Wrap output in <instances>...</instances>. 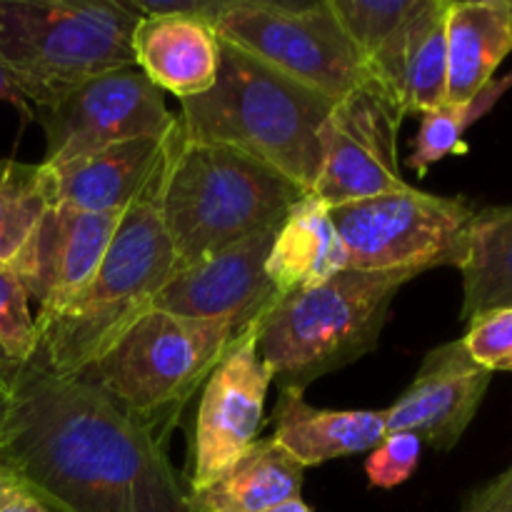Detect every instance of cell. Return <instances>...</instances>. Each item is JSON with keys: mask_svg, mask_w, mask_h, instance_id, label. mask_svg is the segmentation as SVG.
<instances>
[{"mask_svg": "<svg viewBox=\"0 0 512 512\" xmlns=\"http://www.w3.org/2000/svg\"><path fill=\"white\" fill-rule=\"evenodd\" d=\"M180 143L183 133L148 188L123 213L88 288L40 330L38 358L50 373L75 378L90 368L140 315L153 310L158 293L175 275V253L160 200Z\"/></svg>", "mask_w": 512, "mask_h": 512, "instance_id": "3", "label": "cell"}, {"mask_svg": "<svg viewBox=\"0 0 512 512\" xmlns=\"http://www.w3.org/2000/svg\"><path fill=\"white\" fill-rule=\"evenodd\" d=\"M470 358L490 373L510 370L512 373V308L490 310L470 320L463 338Z\"/></svg>", "mask_w": 512, "mask_h": 512, "instance_id": "28", "label": "cell"}, {"mask_svg": "<svg viewBox=\"0 0 512 512\" xmlns=\"http://www.w3.org/2000/svg\"><path fill=\"white\" fill-rule=\"evenodd\" d=\"M445 43V103H470L493 83L495 70L512 53V0H450Z\"/></svg>", "mask_w": 512, "mask_h": 512, "instance_id": "20", "label": "cell"}, {"mask_svg": "<svg viewBox=\"0 0 512 512\" xmlns=\"http://www.w3.org/2000/svg\"><path fill=\"white\" fill-rule=\"evenodd\" d=\"M333 105L223 40L213 88L180 100L178 118L185 143L228 145L310 193L323 160L320 133Z\"/></svg>", "mask_w": 512, "mask_h": 512, "instance_id": "2", "label": "cell"}, {"mask_svg": "<svg viewBox=\"0 0 512 512\" xmlns=\"http://www.w3.org/2000/svg\"><path fill=\"white\" fill-rule=\"evenodd\" d=\"M123 213H83L50 205L13 270L38 303V328L58 318L93 280Z\"/></svg>", "mask_w": 512, "mask_h": 512, "instance_id": "13", "label": "cell"}, {"mask_svg": "<svg viewBox=\"0 0 512 512\" xmlns=\"http://www.w3.org/2000/svg\"><path fill=\"white\" fill-rule=\"evenodd\" d=\"M278 225L210 255L203 263L178 270L158 293L153 308L180 318L230 325L235 333L245 330L275 300L265 263Z\"/></svg>", "mask_w": 512, "mask_h": 512, "instance_id": "14", "label": "cell"}, {"mask_svg": "<svg viewBox=\"0 0 512 512\" xmlns=\"http://www.w3.org/2000/svg\"><path fill=\"white\" fill-rule=\"evenodd\" d=\"M512 85V73L505 78L493 80L488 88L480 95H475L470 103H443L440 108L428 110L420 115V128L413 140V150H410L408 165L415 173L423 178L435 163H440L448 155H463L468 153V143H465V130L483 118L490 108L500 100Z\"/></svg>", "mask_w": 512, "mask_h": 512, "instance_id": "25", "label": "cell"}, {"mask_svg": "<svg viewBox=\"0 0 512 512\" xmlns=\"http://www.w3.org/2000/svg\"><path fill=\"white\" fill-rule=\"evenodd\" d=\"M135 23L125 0H0V63L35 113L135 65Z\"/></svg>", "mask_w": 512, "mask_h": 512, "instance_id": "6", "label": "cell"}, {"mask_svg": "<svg viewBox=\"0 0 512 512\" xmlns=\"http://www.w3.org/2000/svg\"><path fill=\"white\" fill-rule=\"evenodd\" d=\"M213 28L220 40L318 90L333 103L373 83L363 55L340 25L330 0H220Z\"/></svg>", "mask_w": 512, "mask_h": 512, "instance_id": "8", "label": "cell"}, {"mask_svg": "<svg viewBox=\"0 0 512 512\" xmlns=\"http://www.w3.org/2000/svg\"><path fill=\"white\" fill-rule=\"evenodd\" d=\"M165 95L135 65L108 70L33 113L45 130V165H60L138 138H160L175 125Z\"/></svg>", "mask_w": 512, "mask_h": 512, "instance_id": "10", "label": "cell"}, {"mask_svg": "<svg viewBox=\"0 0 512 512\" xmlns=\"http://www.w3.org/2000/svg\"><path fill=\"white\" fill-rule=\"evenodd\" d=\"M448 3L450 0H418L413 13L368 60L373 83L403 115H423L445 103Z\"/></svg>", "mask_w": 512, "mask_h": 512, "instance_id": "17", "label": "cell"}, {"mask_svg": "<svg viewBox=\"0 0 512 512\" xmlns=\"http://www.w3.org/2000/svg\"><path fill=\"white\" fill-rule=\"evenodd\" d=\"M0 468L55 512H193L153 425L38 355L0 398Z\"/></svg>", "mask_w": 512, "mask_h": 512, "instance_id": "1", "label": "cell"}, {"mask_svg": "<svg viewBox=\"0 0 512 512\" xmlns=\"http://www.w3.org/2000/svg\"><path fill=\"white\" fill-rule=\"evenodd\" d=\"M330 5L368 65L375 50L413 13L418 0H330Z\"/></svg>", "mask_w": 512, "mask_h": 512, "instance_id": "26", "label": "cell"}, {"mask_svg": "<svg viewBox=\"0 0 512 512\" xmlns=\"http://www.w3.org/2000/svg\"><path fill=\"white\" fill-rule=\"evenodd\" d=\"M273 375L258 353L255 323L240 330L205 378L190 445L188 490L228 470L258 440Z\"/></svg>", "mask_w": 512, "mask_h": 512, "instance_id": "12", "label": "cell"}, {"mask_svg": "<svg viewBox=\"0 0 512 512\" xmlns=\"http://www.w3.org/2000/svg\"><path fill=\"white\" fill-rule=\"evenodd\" d=\"M180 118L160 138H138L60 165H45L50 205L83 213H125L180 138Z\"/></svg>", "mask_w": 512, "mask_h": 512, "instance_id": "16", "label": "cell"}, {"mask_svg": "<svg viewBox=\"0 0 512 512\" xmlns=\"http://www.w3.org/2000/svg\"><path fill=\"white\" fill-rule=\"evenodd\" d=\"M423 443L413 433H388L365 463V473L373 488H398L415 473Z\"/></svg>", "mask_w": 512, "mask_h": 512, "instance_id": "29", "label": "cell"}, {"mask_svg": "<svg viewBox=\"0 0 512 512\" xmlns=\"http://www.w3.org/2000/svg\"><path fill=\"white\" fill-rule=\"evenodd\" d=\"M413 273L340 270L315 288L280 295L255 320L258 353L280 390L313 380L375 350L390 305Z\"/></svg>", "mask_w": 512, "mask_h": 512, "instance_id": "5", "label": "cell"}, {"mask_svg": "<svg viewBox=\"0 0 512 512\" xmlns=\"http://www.w3.org/2000/svg\"><path fill=\"white\" fill-rule=\"evenodd\" d=\"M403 118L375 83L338 100L320 133L323 160L310 193L328 208H338L408 188L398 158Z\"/></svg>", "mask_w": 512, "mask_h": 512, "instance_id": "11", "label": "cell"}, {"mask_svg": "<svg viewBox=\"0 0 512 512\" xmlns=\"http://www.w3.org/2000/svg\"><path fill=\"white\" fill-rule=\"evenodd\" d=\"M220 43V35L203 18L145 15L133 30L135 68L175 98H195L218 78Z\"/></svg>", "mask_w": 512, "mask_h": 512, "instance_id": "18", "label": "cell"}, {"mask_svg": "<svg viewBox=\"0 0 512 512\" xmlns=\"http://www.w3.org/2000/svg\"><path fill=\"white\" fill-rule=\"evenodd\" d=\"M305 468L273 438L255 440L228 470L200 490H188L193 512H268L300 498Z\"/></svg>", "mask_w": 512, "mask_h": 512, "instance_id": "22", "label": "cell"}, {"mask_svg": "<svg viewBox=\"0 0 512 512\" xmlns=\"http://www.w3.org/2000/svg\"><path fill=\"white\" fill-rule=\"evenodd\" d=\"M268 512H310V508L300 498H293V500H285V503L275 505V508H270Z\"/></svg>", "mask_w": 512, "mask_h": 512, "instance_id": "34", "label": "cell"}, {"mask_svg": "<svg viewBox=\"0 0 512 512\" xmlns=\"http://www.w3.org/2000/svg\"><path fill=\"white\" fill-rule=\"evenodd\" d=\"M15 373H18V365H15L13 360H10L8 355L0 350V398L8 393V388H10V383H13Z\"/></svg>", "mask_w": 512, "mask_h": 512, "instance_id": "33", "label": "cell"}, {"mask_svg": "<svg viewBox=\"0 0 512 512\" xmlns=\"http://www.w3.org/2000/svg\"><path fill=\"white\" fill-rule=\"evenodd\" d=\"M273 440L303 468L373 450L385 438L383 410H323L305 403L303 390H280Z\"/></svg>", "mask_w": 512, "mask_h": 512, "instance_id": "19", "label": "cell"}, {"mask_svg": "<svg viewBox=\"0 0 512 512\" xmlns=\"http://www.w3.org/2000/svg\"><path fill=\"white\" fill-rule=\"evenodd\" d=\"M48 208L43 163L0 160V263L13 268Z\"/></svg>", "mask_w": 512, "mask_h": 512, "instance_id": "24", "label": "cell"}, {"mask_svg": "<svg viewBox=\"0 0 512 512\" xmlns=\"http://www.w3.org/2000/svg\"><path fill=\"white\" fill-rule=\"evenodd\" d=\"M0 512H55L28 485L0 468Z\"/></svg>", "mask_w": 512, "mask_h": 512, "instance_id": "31", "label": "cell"}, {"mask_svg": "<svg viewBox=\"0 0 512 512\" xmlns=\"http://www.w3.org/2000/svg\"><path fill=\"white\" fill-rule=\"evenodd\" d=\"M0 350L15 365H25L38 355L40 328L30 313V298L13 268L0 263Z\"/></svg>", "mask_w": 512, "mask_h": 512, "instance_id": "27", "label": "cell"}, {"mask_svg": "<svg viewBox=\"0 0 512 512\" xmlns=\"http://www.w3.org/2000/svg\"><path fill=\"white\" fill-rule=\"evenodd\" d=\"M493 373L470 358L463 338L425 355L413 383L383 410L385 433H413L433 450H450L483 405Z\"/></svg>", "mask_w": 512, "mask_h": 512, "instance_id": "15", "label": "cell"}, {"mask_svg": "<svg viewBox=\"0 0 512 512\" xmlns=\"http://www.w3.org/2000/svg\"><path fill=\"white\" fill-rule=\"evenodd\" d=\"M475 208L463 198L408 188L330 208L350 270L420 273L455 265L465 253Z\"/></svg>", "mask_w": 512, "mask_h": 512, "instance_id": "9", "label": "cell"}, {"mask_svg": "<svg viewBox=\"0 0 512 512\" xmlns=\"http://www.w3.org/2000/svg\"><path fill=\"white\" fill-rule=\"evenodd\" d=\"M345 268L348 255L330 220V208L313 193H305L288 210L270 245L265 275L275 298L315 288Z\"/></svg>", "mask_w": 512, "mask_h": 512, "instance_id": "21", "label": "cell"}, {"mask_svg": "<svg viewBox=\"0 0 512 512\" xmlns=\"http://www.w3.org/2000/svg\"><path fill=\"white\" fill-rule=\"evenodd\" d=\"M458 270L463 275V323L490 310L512 308V205L475 210Z\"/></svg>", "mask_w": 512, "mask_h": 512, "instance_id": "23", "label": "cell"}, {"mask_svg": "<svg viewBox=\"0 0 512 512\" xmlns=\"http://www.w3.org/2000/svg\"><path fill=\"white\" fill-rule=\"evenodd\" d=\"M235 330L223 323L148 310L80 373L143 423L183 403L218 365Z\"/></svg>", "mask_w": 512, "mask_h": 512, "instance_id": "7", "label": "cell"}, {"mask_svg": "<svg viewBox=\"0 0 512 512\" xmlns=\"http://www.w3.org/2000/svg\"><path fill=\"white\" fill-rule=\"evenodd\" d=\"M0 103L13 105V108H18L25 118H33V108H30V103L25 100V95L20 93L18 85L10 78V73L5 70L3 63H0Z\"/></svg>", "mask_w": 512, "mask_h": 512, "instance_id": "32", "label": "cell"}, {"mask_svg": "<svg viewBox=\"0 0 512 512\" xmlns=\"http://www.w3.org/2000/svg\"><path fill=\"white\" fill-rule=\"evenodd\" d=\"M303 195L285 175L240 150L183 138L160 200L175 273L283 223Z\"/></svg>", "mask_w": 512, "mask_h": 512, "instance_id": "4", "label": "cell"}, {"mask_svg": "<svg viewBox=\"0 0 512 512\" xmlns=\"http://www.w3.org/2000/svg\"><path fill=\"white\" fill-rule=\"evenodd\" d=\"M463 512H512V470L470 493Z\"/></svg>", "mask_w": 512, "mask_h": 512, "instance_id": "30", "label": "cell"}]
</instances>
